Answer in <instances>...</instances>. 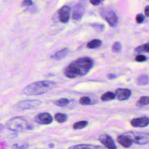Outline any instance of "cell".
<instances>
[{"mask_svg": "<svg viewBox=\"0 0 149 149\" xmlns=\"http://www.w3.org/2000/svg\"><path fill=\"white\" fill-rule=\"evenodd\" d=\"M93 66L92 59L88 56H83L71 62L65 68L64 74L68 78H75L86 74Z\"/></svg>", "mask_w": 149, "mask_h": 149, "instance_id": "6da1fadb", "label": "cell"}, {"mask_svg": "<svg viewBox=\"0 0 149 149\" xmlns=\"http://www.w3.org/2000/svg\"><path fill=\"white\" fill-rule=\"evenodd\" d=\"M56 83L50 80L38 81L31 83L23 90V93L27 95H37L44 94L55 87Z\"/></svg>", "mask_w": 149, "mask_h": 149, "instance_id": "7a4b0ae2", "label": "cell"}, {"mask_svg": "<svg viewBox=\"0 0 149 149\" xmlns=\"http://www.w3.org/2000/svg\"><path fill=\"white\" fill-rule=\"evenodd\" d=\"M7 127L13 132H22L32 129V126L24 118L17 116L8 120L6 123Z\"/></svg>", "mask_w": 149, "mask_h": 149, "instance_id": "3957f363", "label": "cell"}, {"mask_svg": "<svg viewBox=\"0 0 149 149\" xmlns=\"http://www.w3.org/2000/svg\"><path fill=\"white\" fill-rule=\"evenodd\" d=\"M128 136L133 143L137 144H146L149 141V134L147 132H140L136 131H130L125 133Z\"/></svg>", "mask_w": 149, "mask_h": 149, "instance_id": "277c9868", "label": "cell"}, {"mask_svg": "<svg viewBox=\"0 0 149 149\" xmlns=\"http://www.w3.org/2000/svg\"><path fill=\"white\" fill-rule=\"evenodd\" d=\"M41 104V101L39 100H25L19 102L16 107L20 110L29 109L37 107Z\"/></svg>", "mask_w": 149, "mask_h": 149, "instance_id": "5b68a950", "label": "cell"}, {"mask_svg": "<svg viewBox=\"0 0 149 149\" xmlns=\"http://www.w3.org/2000/svg\"><path fill=\"white\" fill-rule=\"evenodd\" d=\"M100 141L108 149H117L113 139L107 134H102L99 137Z\"/></svg>", "mask_w": 149, "mask_h": 149, "instance_id": "8992f818", "label": "cell"}, {"mask_svg": "<svg viewBox=\"0 0 149 149\" xmlns=\"http://www.w3.org/2000/svg\"><path fill=\"white\" fill-rule=\"evenodd\" d=\"M34 120L41 125H48L52 122L53 118L49 113L42 112L37 115L34 118Z\"/></svg>", "mask_w": 149, "mask_h": 149, "instance_id": "52a82bcc", "label": "cell"}, {"mask_svg": "<svg viewBox=\"0 0 149 149\" xmlns=\"http://www.w3.org/2000/svg\"><path fill=\"white\" fill-rule=\"evenodd\" d=\"M70 13V8L68 6H63L58 12L59 21L62 23H67L69 21Z\"/></svg>", "mask_w": 149, "mask_h": 149, "instance_id": "ba28073f", "label": "cell"}, {"mask_svg": "<svg viewBox=\"0 0 149 149\" xmlns=\"http://www.w3.org/2000/svg\"><path fill=\"white\" fill-rule=\"evenodd\" d=\"M130 123L132 126L135 127H144L148 126L149 119L147 116L136 118L133 119L131 120Z\"/></svg>", "mask_w": 149, "mask_h": 149, "instance_id": "9c48e42d", "label": "cell"}, {"mask_svg": "<svg viewBox=\"0 0 149 149\" xmlns=\"http://www.w3.org/2000/svg\"><path fill=\"white\" fill-rule=\"evenodd\" d=\"M84 12V6L83 4L79 3L75 5L72 12V18L75 20H80Z\"/></svg>", "mask_w": 149, "mask_h": 149, "instance_id": "30bf717a", "label": "cell"}, {"mask_svg": "<svg viewBox=\"0 0 149 149\" xmlns=\"http://www.w3.org/2000/svg\"><path fill=\"white\" fill-rule=\"evenodd\" d=\"M132 92L127 88H118L115 91V97L118 100L123 101L127 100L131 95Z\"/></svg>", "mask_w": 149, "mask_h": 149, "instance_id": "8fae6325", "label": "cell"}, {"mask_svg": "<svg viewBox=\"0 0 149 149\" xmlns=\"http://www.w3.org/2000/svg\"><path fill=\"white\" fill-rule=\"evenodd\" d=\"M104 18L111 26H115L118 21V19L116 13L112 10L107 11L105 13Z\"/></svg>", "mask_w": 149, "mask_h": 149, "instance_id": "7c38bea8", "label": "cell"}, {"mask_svg": "<svg viewBox=\"0 0 149 149\" xmlns=\"http://www.w3.org/2000/svg\"><path fill=\"white\" fill-rule=\"evenodd\" d=\"M117 141L119 144L125 148H128L130 147L133 143L130 138L125 134L119 135L117 137Z\"/></svg>", "mask_w": 149, "mask_h": 149, "instance_id": "4fadbf2b", "label": "cell"}, {"mask_svg": "<svg viewBox=\"0 0 149 149\" xmlns=\"http://www.w3.org/2000/svg\"><path fill=\"white\" fill-rule=\"evenodd\" d=\"M69 149H102L101 146H95L93 144H77L69 147Z\"/></svg>", "mask_w": 149, "mask_h": 149, "instance_id": "5bb4252c", "label": "cell"}, {"mask_svg": "<svg viewBox=\"0 0 149 149\" xmlns=\"http://www.w3.org/2000/svg\"><path fill=\"white\" fill-rule=\"evenodd\" d=\"M68 51H69V49L68 48H64L59 50V51L56 52V53H55L54 55H52L51 56V57L54 59L60 60V59L65 58L67 55Z\"/></svg>", "mask_w": 149, "mask_h": 149, "instance_id": "9a60e30c", "label": "cell"}, {"mask_svg": "<svg viewBox=\"0 0 149 149\" xmlns=\"http://www.w3.org/2000/svg\"><path fill=\"white\" fill-rule=\"evenodd\" d=\"M102 44L101 40L99 39H94L90 41L86 45V47L90 49H94L100 47Z\"/></svg>", "mask_w": 149, "mask_h": 149, "instance_id": "2e32d148", "label": "cell"}, {"mask_svg": "<svg viewBox=\"0 0 149 149\" xmlns=\"http://www.w3.org/2000/svg\"><path fill=\"white\" fill-rule=\"evenodd\" d=\"M115 98V93L111 91H107L104 94H102L101 97V101L104 102L111 101Z\"/></svg>", "mask_w": 149, "mask_h": 149, "instance_id": "e0dca14e", "label": "cell"}, {"mask_svg": "<svg viewBox=\"0 0 149 149\" xmlns=\"http://www.w3.org/2000/svg\"><path fill=\"white\" fill-rule=\"evenodd\" d=\"M138 85L145 86L148 83V76L147 74H141L137 79Z\"/></svg>", "mask_w": 149, "mask_h": 149, "instance_id": "ac0fdd59", "label": "cell"}, {"mask_svg": "<svg viewBox=\"0 0 149 149\" xmlns=\"http://www.w3.org/2000/svg\"><path fill=\"white\" fill-rule=\"evenodd\" d=\"M55 119L59 123H63L67 120L68 116L65 113H56L55 115Z\"/></svg>", "mask_w": 149, "mask_h": 149, "instance_id": "d6986e66", "label": "cell"}, {"mask_svg": "<svg viewBox=\"0 0 149 149\" xmlns=\"http://www.w3.org/2000/svg\"><path fill=\"white\" fill-rule=\"evenodd\" d=\"M88 125V122L87 120H81L76 122L74 123L73 126V128L74 129H81L86 127Z\"/></svg>", "mask_w": 149, "mask_h": 149, "instance_id": "ffe728a7", "label": "cell"}, {"mask_svg": "<svg viewBox=\"0 0 149 149\" xmlns=\"http://www.w3.org/2000/svg\"><path fill=\"white\" fill-rule=\"evenodd\" d=\"M135 52L137 53H143V52H149V47L148 43L144 44L142 45L138 46L135 49Z\"/></svg>", "mask_w": 149, "mask_h": 149, "instance_id": "44dd1931", "label": "cell"}, {"mask_svg": "<svg viewBox=\"0 0 149 149\" xmlns=\"http://www.w3.org/2000/svg\"><path fill=\"white\" fill-rule=\"evenodd\" d=\"M69 103V100L67 98H61L59 100H56V101L54 102V104L58 106V107H65Z\"/></svg>", "mask_w": 149, "mask_h": 149, "instance_id": "7402d4cb", "label": "cell"}, {"mask_svg": "<svg viewBox=\"0 0 149 149\" xmlns=\"http://www.w3.org/2000/svg\"><path fill=\"white\" fill-rule=\"evenodd\" d=\"M149 103V98L148 96H143L141 97L139 101H137V104L139 106L141 105H147Z\"/></svg>", "mask_w": 149, "mask_h": 149, "instance_id": "603a6c76", "label": "cell"}, {"mask_svg": "<svg viewBox=\"0 0 149 149\" xmlns=\"http://www.w3.org/2000/svg\"><path fill=\"white\" fill-rule=\"evenodd\" d=\"M122 49V45L121 44L118 42V41H116L115 42L113 45H112V51L115 52V53H118Z\"/></svg>", "mask_w": 149, "mask_h": 149, "instance_id": "cb8c5ba5", "label": "cell"}, {"mask_svg": "<svg viewBox=\"0 0 149 149\" xmlns=\"http://www.w3.org/2000/svg\"><path fill=\"white\" fill-rule=\"evenodd\" d=\"M79 102L81 105H90L91 104V99L88 97H82L79 100Z\"/></svg>", "mask_w": 149, "mask_h": 149, "instance_id": "d4e9b609", "label": "cell"}, {"mask_svg": "<svg viewBox=\"0 0 149 149\" xmlns=\"http://www.w3.org/2000/svg\"><path fill=\"white\" fill-rule=\"evenodd\" d=\"M90 26L93 27L96 31L97 32H101L104 30V25L102 24H99V23H93L90 24Z\"/></svg>", "mask_w": 149, "mask_h": 149, "instance_id": "484cf974", "label": "cell"}, {"mask_svg": "<svg viewBox=\"0 0 149 149\" xmlns=\"http://www.w3.org/2000/svg\"><path fill=\"white\" fill-rule=\"evenodd\" d=\"M29 147L28 144H19L17 143L14 144L12 145V149H27Z\"/></svg>", "mask_w": 149, "mask_h": 149, "instance_id": "4316f807", "label": "cell"}, {"mask_svg": "<svg viewBox=\"0 0 149 149\" xmlns=\"http://www.w3.org/2000/svg\"><path fill=\"white\" fill-rule=\"evenodd\" d=\"M135 60H136V61L139 62H143L146 61L147 57L146 56H144V55H138L136 56Z\"/></svg>", "mask_w": 149, "mask_h": 149, "instance_id": "83f0119b", "label": "cell"}, {"mask_svg": "<svg viewBox=\"0 0 149 149\" xmlns=\"http://www.w3.org/2000/svg\"><path fill=\"white\" fill-rule=\"evenodd\" d=\"M144 16L143 15L139 13L137 14L136 16V21L138 23H141L144 22Z\"/></svg>", "mask_w": 149, "mask_h": 149, "instance_id": "f1b7e54d", "label": "cell"}, {"mask_svg": "<svg viewBox=\"0 0 149 149\" xmlns=\"http://www.w3.org/2000/svg\"><path fill=\"white\" fill-rule=\"evenodd\" d=\"M33 4V2L30 0H26L22 2V6H30Z\"/></svg>", "mask_w": 149, "mask_h": 149, "instance_id": "f546056e", "label": "cell"}, {"mask_svg": "<svg viewBox=\"0 0 149 149\" xmlns=\"http://www.w3.org/2000/svg\"><path fill=\"white\" fill-rule=\"evenodd\" d=\"M90 2L93 5H98L101 2V1L99 0H91L90 1Z\"/></svg>", "mask_w": 149, "mask_h": 149, "instance_id": "4dcf8cb0", "label": "cell"}, {"mask_svg": "<svg viewBox=\"0 0 149 149\" xmlns=\"http://www.w3.org/2000/svg\"><path fill=\"white\" fill-rule=\"evenodd\" d=\"M144 12H145L146 16L147 17H148V16H149V6H148V5L146 6V7L145 8V9H144Z\"/></svg>", "mask_w": 149, "mask_h": 149, "instance_id": "1f68e13d", "label": "cell"}, {"mask_svg": "<svg viewBox=\"0 0 149 149\" xmlns=\"http://www.w3.org/2000/svg\"><path fill=\"white\" fill-rule=\"evenodd\" d=\"M107 77L109 79H114L116 77V75H115V74H112V73H109L108 74Z\"/></svg>", "mask_w": 149, "mask_h": 149, "instance_id": "d6a6232c", "label": "cell"}, {"mask_svg": "<svg viewBox=\"0 0 149 149\" xmlns=\"http://www.w3.org/2000/svg\"><path fill=\"white\" fill-rule=\"evenodd\" d=\"M4 129V126L0 123V132H1Z\"/></svg>", "mask_w": 149, "mask_h": 149, "instance_id": "836d02e7", "label": "cell"}, {"mask_svg": "<svg viewBox=\"0 0 149 149\" xmlns=\"http://www.w3.org/2000/svg\"><path fill=\"white\" fill-rule=\"evenodd\" d=\"M54 147V144H53V143H51V144H49V147H50V148H53Z\"/></svg>", "mask_w": 149, "mask_h": 149, "instance_id": "e575fe53", "label": "cell"}]
</instances>
